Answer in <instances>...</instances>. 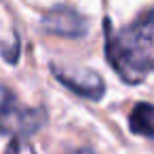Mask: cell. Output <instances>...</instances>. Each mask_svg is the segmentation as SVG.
<instances>
[{"label":"cell","mask_w":154,"mask_h":154,"mask_svg":"<svg viewBox=\"0 0 154 154\" xmlns=\"http://www.w3.org/2000/svg\"><path fill=\"white\" fill-rule=\"evenodd\" d=\"M53 76L74 93L89 97V99H101L103 95V80L97 72L85 70V68H61L53 66Z\"/></svg>","instance_id":"3957f363"},{"label":"cell","mask_w":154,"mask_h":154,"mask_svg":"<svg viewBox=\"0 0 154 154\" xmlns=\"http://www.w3.org/2000/svg\"><path fill=\"white\" fill-rule=\"evenodd\" d=\"M45 30L51 32V34H57V36H70V38H78L87 32V21L85 17H80L76 11L72 9H55L51 11L45 21H42Z\"/></svg>","instance_id":"277c9868"},{"label":"cell","mask_w":154,"mask_h":154,"mask_svg":"<svg viewBox=\"0 0 154 154\" xmlns=\"http://www.w3.org/2000/svg\"><path fill=\"white\" fill-rule=\"evenodd\" d=\"M5 154H36V150L28 139H13L5 150Z\"/></svg>","instance_id":"8992f818"},{"label":"cell","mask_w":154,"mask_h":154,"mask_svg":"<svg viewBox=\"0 0 154 154\" xmlns=\"http://www.w3.org/2000/svg\"><path fill=\"white\" fill-rule=\"evenodd\" d=\"M68 154H93V152L87 150V148H80V150H72V152H68Z\"/></svg>","instance_id":"52a82bcc"},{"label":"cell","mask_w":154,"mask_h":154,"mask_svg":"<svg viewBox=\"0 0 154 154\" xmlns=\"http://www.w3.org/2000/svg\"><path fill=\"white\" fill-rule=\"evenodd\" d=\"M131 131L143 137L154 139V106L152 103H137L129 116Z\"/></svg>","instance_id":"5b68a950"},{"label":"cell","mask_w":154,"mask_h":154,"mask_svg":"<svg viewBox=\"0 0 154 154\" xmlns=\"http://www.w3.org/2000/svg\"><path fill=\"white\" fill-rule=\"evenodd\" d=\"M106 51L118 76L131 85L154 72V11L116 34H108Z\"/></svg>","instance_id":"6da1fadb"},{"label":"cell","mask_w":154,"mask_h":154,"mask_svg":"<svg viewBox=\"0 0 154 154\" xmlns=\"http://www.w3.org/2000/svg\"><path fill=\"white\" fill-rule=\"evenodd\" d=\"M45 118L42 108L23 106L9 87L0 85V133L23 139V135L36 133L45 125Z\"/></svg>","instance_id":"7a4b0ae2"}]
</instances>
